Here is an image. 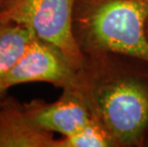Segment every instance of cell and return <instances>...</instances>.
I'll list each match as a JSON object with an SVG mask.
<instances>
[{"instance_id": "obj_1", "label": "cell", "mask_w": 148, "mask_h": 147, "mask_svg": "<svg viewBox=\"0 0 148 147\" xmlns=\"http://www.w3.org/2000/svg\"><path fill=\"white\" fill-rule=\"evenodd\" d=\"M116 57H85L78 88L116 146H141L148 135V73L129 68Z\"/></svg>"}, {"instance_id": "obj_2", "label": "cell", "mask_w": 148, "mask_h": 147, "mask_svg": "<svg viewBox=\"0 0 148 147\" xmlns=\"http://www.w3.org/2000/svg\"><path fill=\"white\" fill-rule=\"evenodd\" d=\"M148 0H75L73 30L85 57L116 55L148 64Z\"/></svg>"}, {"instance_id": "obj_3", "label": "cell", "mask_w": 148, "mask_h": 147, "mask_svg": "<svg viewBox=\"0 0 148 147\" xmlns=\"http://www.w3.org/2000/svg\"><path fill=\"white\" fill-rule=\"evenodd\" d=\"M75 0H3L0 23L26 26L34 36L60 49L77 70L85 63L73 30Z\"/></svg>"}, {"instance_id": "obj_4", "label": "cell", "mask_w": 148, "mask_h": 147, "mask_svg": "<svg viewBox=\"0 0 148 147\" xmlns=\"http://www.w3.org/2000/svg\"><path fill=\"white\" fill-rule=\"evenodd\" d=\"M78 71L60 49L34 36L4 77L0 84V95L4 96L12 86L31 82L50 83L61 89L78 87Z\"/></svg>"}, {"instance_id": "obj_5", "label": "cell", "mask_w": 148, "mask_h": 147, "mask_svg": "<svg viewBox=\"0 0 148 147\" xmlns=\"http://www.w3.org/2000/svg\"><path fill=\"white\" fill-rule=\"evenodd\" d=\"M24 105L40 128L61 137L73 135L94 118L87 99L78 87L62 89L56 101L46 102L36 98Z\"/></svg>"}, {"instance_id": "obj_6", "label": "cell", "mask_w": 148, "mask_h": 147, "mask_svg": "<svg viewBox=\"0 0 148 147\" xmlns=\"http://www.w3.org/2000/svg\"><path fill=\"white\" fill-rule=\"evenodd\" d=\"M53 133L40 128L24 103L12 96L0 98V147H56Z\"/></svg>"}, {"instance_id": "obj_7", "label": "cell", "mask_w": 148, "mask_h": 147, "mask_svg": "<svg viewBox=\"0 0 148 147\" xmlns=\"http://www.w3.org/2000/svg\"><path fill=\"white\" fill-rule=\"evenodd\" d=\"M34 36L32 31L23 25L0 23V84Z\"/></svg>"}, {"instance_id": "obj_8", "label": "cell", "mask_w": 148, "mask_h": 147, "mask_svg": "<svg viewBox=\"0 0 148 147\" xmlns=\"http://www.w3.org/2000/svg\"><path fill=\"white\" fill-rule=\"evenodd\" d=\"M56 147H116L106 128L94 117L69 137L58 139Z\"/></svg>"}, {"instance_id": "obj_9", "label": "cell", "mask_w": 148, "mask_h": 147, "mask_svg": "<svg viewBox=\"0 0 148 147\" xmlns=\"http://www.w3.org/2000/svg\"><path fill=\"white\" fill-rule=\"evenodd\" d=\"M145 34H146V38L148 40V20L146 22V26H145Z\"/></svg>"}, {"instance_id": "obj_10", "label": "cell", "mask_w": 148, "mask_h": 147, "mask_svg": "<svg viewBox=\"0 0 148 147\" xmlns=\"http://www.w3.org/2000/svg\"><path fill=\"white\" fill-rule=\"evenodd\" d=\"M2 1H3V0H0V4H1V3H2Z\"/></svg>"}]
</instances>
